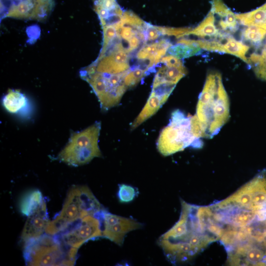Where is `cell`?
Instances as JSON below:
<instances>
[{
    "mask_svg": "<svg viewBox=\"0 0 266 266\" xmlns=\"http://www.w3.org/2000/svg\"><path fill=\"white\" fill-rule=\"evenodd\" d=\"M266 36V30L261 27L250 26L243 29L240 33L242 40L259 47Z\"/></svg>",
    "mask_w": 266,
    "mask_h": 266,
    "instance_id": "cell-23",
    "label": "cell"
},
{
    "mask_svg": "<svg viewBox=\"0 0 266 266\" xmlns=\"http://www.w3.org/2000/svg\"><path fill=\"white\" fill-rule=\"evenodd\" d=\"M146 72L139 68L131 70L125 76L124 83L127 88H132L145 76Z\"/></svg>",
    "mask_w": 266,
    "mask_h": 266,
    "instance_id": "cell-26",
    "label": "cell"
},
{
    "mask_svg": "<svg viewBox=\"0 0 266 266\" xmlns=\"http://www.w3.org/2000/svg\"><path fill=\"white\" fill-rule=\"evenodd\" d=\"M201 49L194 39L182 37L175 44L172 45L167 52L168 55L180 59L196 55L200 52Z\"/></svg>",
    "mask_w": 266,
    "mask_h": 266,
    "instance_id": "cell-18",
    "label": "cell"
},
{
    "mask_svg": "<svg viewBox=\"0 0 266 266\" xmlns=\"http://www.w3.org/2000/svg\"><path fill=\"white\" fill-rule=\"evenodd\" d=\"M130 70L119 74L101 73L85 68L81 77L91 86L104 111L118 105L126 91L124 79Z\"/></svg>",
    "mask_w": 266,
    "mask_h": 266,
    "instance_id": "cell-7",
    "label": "cell"
},
{
    "mask_svg": "<svg viewBox=\"0 0 266 266\" xmlns=\"http://www.w3.org/2000/svg\"><path fill=\"white\" fill-rule=\"evenodd\" d=\"M46 201L28 216L22 231L21 238L25 242L40 236L49 223Z\"/></svg>",
    "mask_w": 266,
    "mask_h": 266,
    "instance_id": "cell-12",
    "label": "cell"
},
{
    "mask_svg": "<svg viewBox=\"0 0 266 266\" xmlns=\"http://www.w3.org/2000/svg\"><path fill=\"white\" fill-rule=\"evenodd\" d=\"M130 53L123 51L117 50L98 57L87 69L101 73L119 74L125 72L131 68Z\"/></svg>",
    "mask_w": 266,
    "mask_h": 266,
    "instance_id": "cell-11",
    "label": "cell"
},
{
    "mask_svg": "<svg viewBox=\"0 0 266 266\" xmlns=\"http://www.w3.org/2000/svg\"><path fill=\"white\" fill-rule=\"evenodd\" d=\"M5 109L11 113H18L28 104L26 96L17 90H9L2 99Z\"/></svg>",
    "mask_w": 266,
    "mask_h": 266,
    "instance_id": "cell-20",
    "label": "cell"
},
{
    "mask_svg": "<svg viewBox=\"0 0 266 266\" xmlns=\"http://www.w3.org/2000/svg\"><path fill=\"white\" fill-rule=\"evenodd\" d=\"M249 46L243 41H238L230 34L223 35L210 40L209 51L222 52L234 55L248 64L246 54Z\"/></svg>",
    "mask_w": 266,
    "mask_h": 266,
    "instance_id": "cell-13",
    "label": "cell"
},
{
    "mask_svg": "<svg viewBox=\"0 0 266 266\" xmlns=\"http://www.w3.org/2000/svg\"><path fill=\"white\" fill-rule=\"evenodd\" d=\"M162 35H164L163 27L153 26L149 23H146L144 30L145 44L148 42H151L157 40Z\"/></svg>",
    "mask_w": 266,
    "mask_h": 266,
    "instance_id": "cell-27",
    "label": "cell"
},
{
    "mask_svg": "<svg viewBox=\"0 0 266 266\" xmlns=\"http://www.w3.org/2000/svg\"><path fill=\"white\" fill-rule=\"evenodd\" d=\"M65 245L78 249L86 241L102 236V225L96 215L86 216L55 234Z\"/></svg>",
    "mask_w": 266,
    "mask_h": 266,
    "instance_id": "cell-8",
    "label": "cell"
},
{
    "mask_svg": "<svg viewBox=\"0 0 266 266\" xmlns=\"http://www.w3.org/2000/svg\"><path fill=\"white\" fill-rule=\"evenodd\" d=\"M100 128V123L96 122L82 131L72 133L58 159L68 165L77 166L89 163L95 157H100L98 145Z\"/></svg>",
    "mask_w": 266,
    "mask_h": 266,
    "instance_id": "cell-6",
    "label": "cell"
},
{
    "mask_svg": "<svg viewBox=\"0 0 266 266\" xmlns=\"http://www.w3.org/2000/svg\"><path fill=\"white\" fill-rule=\"evenodd\" d=\"M22 0H0V9H3L9 4Z\"/></svg>",
    "mask_w": 266,
    "mask_h": 266,
    "instance_id": "cell-30",
    "label": "cell"
},
{
    "mask_svg": "<svg viewBox=\"0 0 266 266\" xmlns=\"http://www.w3.org/2000/svg\"><path fill=\"white\" fill-rule=\"evenodd\" d=\"M136 195L137 191L133 186L124 184L119 185L117 196L121 202H130L134 200Z\"/></svg>",
    "mask_w": 266,
    "mask_h": 266,
    "instance_id": "cell-25",
    "label": "cell"
},
{
    "mask_svg": "<svg viewBox=\"0 0 266 266\" xmlns=\"http://www.w3.org/2000/svg\"></svg>",
    "mask_w": 266,
    "mask_h": 266,
    "instance_id": "cell-31",
    "label": "cell"
},
{
    "mask_svg": "<svg viewBox=\"0 0 266 266\" xmlns=\"http://www.w3.org/2000/svg\"><path fill=\"white\" fill-rule=\"evenodd\" d=\"M256 220L260 222L266 221V205L257 211Z\"/></svg>",
    "mask_w": 266,
    "mask_h": 266,
    "instance_id": "cell-29",
    "label": "cell"
},
{
    "mask_svg": "<svg viewBox=\"0 0 266 266\" xmlns=\"http://www.w3.org/2000/svg\"><path fill=\"white\" fill-rule=\"evenodd\" d=\"M103 41L100 52H103L117 35V30L114 26L109 25L102 27Z\"/></svg>",
    "mask_w": 266,
    "mask_h": 266,
    "instance_id": "cell-28",
    "label": "cell"
},
{
    "mask_svg": "<svg viewBox=\"0 0 266 266\" xmlns=\"http://www.w3.org/2000/svg\"><path fill=\"white\" fill-rule=\"evenodd\" d=\"M190 117L179 110L172 112L169 124L162 130L157 141V147L162 155L167 156L188 146H202L201 140L196 137L192 132Z\"/></svg>",
    "mask_w": 266,
    "mask_h": 266,
    "instance_id": "cell-5",
    "label": "cell"
},
{
    "mask_svg": "<svg viewBox=\"0 0 266 266\" xmlns=\"http://www.w3.org/2000/svg\"><path fill=\"white\" fill-rule=\"evenodd\" d=\"M54 0H22L1 9L2 17L44 21L52 12Z\"/></svg>",
    "mask_w": 266,
    "mask_h": 266,
    "instance_id": "cell-10",
    "label": "cell"
},
{
    "mask_svg": "<svg viewBox=\"0 0 266 266\" xmlns=\"http://www.w3.org/2000/svg\"><path fill=\"white\" fill-rule=\"evenodd\" d=\"M166 100V99L152 92L144 107L131 124V130L135 129L153 116Z\"/></svg>",
    "mask_w": 266,
    "mask_h": 266,
    "instance_id": "cell-16",
    "label": "cell"
},
{
    "mask_svg": "<svg viewBox=\"0 0 266 266\" xmlns=\"http://www.w3.org/2000/svg\"><path fill=\"white\" fill-rule=\"evenodd\" d=\"M210 10L213 13L217 26L222 33L231 35L238 30L235 14L222 0H212Z\"/></svg>",
    "mask_w": 266,
    "mask_h": 266,
    "instance_id": "cell-14",
    "label": "cell"
},
{
    "mask_svg": "<svg viewBox=\"0 0 266 266\" xmlns=\"http://www.w3.org/2000/svg\"><path fill=\"white\" fill-rule=\"evenodd\" d=\"M235 16L238 23L242 25L255 26L266 30V3L250 12L236 14Z\"/></svg>",
    "mask_w": 266,
    "mask_h": 266,
    "instance_id": "cell-19",
    "label": "cell"
},
{
    "mask_svg": "<svg viewBox=\"0 0 266 266\" xmlns=\"http://www.w3.org/2000/svg\"><path fill=\"white\" fill-rule=\"evenodd\" d=\"M104 209L86 186H78L69 190L61 211L50 221L46 233L55 235L71 223L90 215H96Z\"/></svg>",
    "mask_w": 266,
    "mask_h": 266,
    "instance_id": "cell-3",
    "label": "cell"
},
{
    "mask_svg": "<svg viewBox=\"0 0 266 266\" xmlns=\"http://www.w3.org/2000/svg\"><path fill=\"white\" fill-rule=\"evenodd\" d=\"M41 193L38 190L32 191L27 194L20 203L22 214L28 216L35 210L44 201Z\"/></svg>",
    "mask_w": 266,
    "mask_h": 266,
    "instance_id": "cell-22",
    "label": "cell"
},
{
    "mask_svg": "<svg viewBox=\"0 0 266 266\" xmlns=\"http://www.w3.org/2000/svg\"><path fill=\"white\" fill-rule=\"evenodd\" d=\"M77 249L46 233L25 242L24 257L28 266H73Z\"/></svg>",
    "mask_w": 266,
    "mask_h": 266,
    "instance_id": "cell-4",
    "label": "cell"
},
{
    "mask_svg": "<svg viewBox=\"0 0 266 266\" xmlns=\"http://www.w3.org/2000/svg\"><path fill=\"white\" fill-rule=\"evenodd\" d=\"M223 34H226L222 33L219 30L214 15L210 10L198 26L186 33L185 36L193 35L202 39L208 37L206 39H209L217 38Z\"/></svg>",
    "mask_w": 266,
    "mask_h": 266,
    "instance_id": "cell-15",
    "label": "cell"
},
{
    "mask_svg": "<svg viewBox=\"0 0 266 266\" xmlns=\"http://www.w3.org/2000/svg\"><path fill=\"white\" fill-rule=\"evenodd\" d=\"M94 10L100 21L124 13L117 0H95Z\"/></svg>",
    "mask_w": 266,
    "mask_h": 266,
    "instance_id": "cell-21",
    "label": "cell"
},
{
    "mask_svg": "<svg viewBox=\"0 0 266 266\" xmlns=\"http://www.w3.org/2000/svg\"><path fill=\"white\" fill-rule=\"evenodd\" d=\"M230 118V101L218 72L209 73L199 96L196 113L191 116V130L198 138H211Z\"/></svg>",
    "mask_w": 266,
    "mask_h": 266,
    "instance_id": "cell-1",
    "label": "cell"
},
{
    "mask_svg": "<svg viewBox=\"0 0 266 266\" xmlns=\"http://www.w3.org/2000/svg\"><path fill=\"white\" fill-rule=\"evenodd\" d=\"M248 62L256 76L266 81V48L263 49L260 54L255 52L251 54Z\"/></svg>",
    "mask_w": 266,
    "mask_h": 266,
    "instance_id": "cell-24",
    "label": "cell"
},
{
    "mask_svg": "<svg viewBox=\"0 0 266 266\" xmlns=\"http://www.w3.org/2000/svg\"><path fill=\"white\" fill-rule=\"evenodd\" d=\"M187 73L183 64L177 66L165 65L157 72L153 84L168 82L176 84Z\"/></svg>",
    "mask_w": 266,
    "mask_h": 266,
    "instance_id": "cell-17",
    "label": "cell"
},
{
    "mask_svg": "<svg viewBox=\"0 0 266 266\" xmlns=\"http://www.w3.org/2000/svg\"><path fill=\"white\" fill-rule=\"evenodd\" d=\"M97 216L101 222L102 236L119 246L123 244L127 233L140 229L143 226V224L132 218L111 214L104 209Z\"/></svg>",
    "mask_w": 266,
    "mask_h": 266,
    "instance_id": "cell-9",
    "label": "cell"
},
{
    "mask_svg": "<svg viewBox=\"0 0 266 266\" xmlns=\"http://www.w3.org/2000/svg\"><path fill=\"white\" fill-rule=\"evenodd\" d=\"M181 206L179 220L160 237L158 243L166 256L177 254L194 257L198 254L191 245L194 237L208 234L217 237L209 232L206 223L199 217L198 206L182 201Z\"/></svg>",
    "mask_w": 266,
    "mask_h": 266,
    "instance_id": "cell-2",
    "label": "cell"
}]
</instances>
